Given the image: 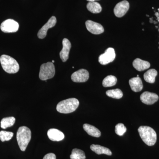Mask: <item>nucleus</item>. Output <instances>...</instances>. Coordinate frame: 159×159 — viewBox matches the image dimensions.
<instances>
[{
    "label": "nucleus",
    "mask_w": 159,
    "mask_h": 159,
    "mask_svg": "<svg viewBox=\"0 0 159 159\" xmlns=\"http://www.w3.org/2000/svg\"><path fill=\"white\" fill-rule=\"evenodd\" d=\"M159 10V13H156V15L157 16V17L158 20L159 22V9H158Z\"/></svg>",
    "instance_id": "nucleus-28"
},
{
    "label": "nucleus",
    "mask_w": 159,
    "mask_h": 159,
    "mask_svg": "<svg viewBox=\"0 0 159 159\" xmlns=\"http://www.w3.org/2000/svg\"><path fill=\"white\" fill-rule=\"evenodd\" d=\"M89 74L85 69H80L74 72L71 75V79L74 82H85L88 80Z\"/></svg>",
    "instance_id": "nucleus-8"
},
{
    "label": "nucleus",
    "mask_w": 159,
    "mask_h": 159,
    "mask_svg": "<svg viewBox=\"0 0 159 159\" xmlns=\"http://www.w3.org/2000/svg\"><path fill=\"white\" fill-rule=\"evenodd\" d=\"M116 77L113 75H109L103 79L102 84L104 87L113 86L117 83Z\"/></svg>",
    "instance_id": "nucleus-22"
},
{
    "label": "nucleus",
    "mask_w": 159,
    "mask_h": 159,
    "mask_svg": "<svg viewBox=\"0 0 159 159\" xmlns=\"http://www.w3.org/2000/svg\"><path fill=\"white\" fill-rule=\"evenodd\" d=\"M129 84L131 89L134 92H140L143 89V83L142 80L139 77H133L129 80Z\"/></svg>",
    "instance_id": "nucleus-15"
},
{
    "label": "nucleus",
    "mask_w": 159,
    "mask_h": 159,
    "mask_svg": "<svg viewBox=\"0 0 159 159\" xmlns=\"http://www.w3.org/2000/svg\"><path fill=\"white\" fill-rule=\"evenodd\" d=\"M133 66L137 70L142 71L149 68L150 67V64L148 61L138 58L134 61Z\"/></svg>",
    "instance_id": "nucleus-16"
},
{
    "label": "nucleus",
    "mask_w": 159,
    "mask_h": 159,
    "mask_svg": "<svg viewBox=\"0 0 159 159\" xmlns=\"http://www.w3.org/2000/svg\"><path fill=\"white\" fill-rule=\"evenodd\" d=\"M43 159H56V155L53 153H49L46 154Z\"/></svg>",
    "instance_id": "nucleus-27"
},
{
    "label": "nucleus",
    "mask_w": 159,
    "mask_h": 159,
    "mask_svg": "<svg viewBox=\"0 0 159 159\" xmlns=\"http://www.w3.org/2000/svg\"><path fill=\"white\" fill-rule=\"evenodd\" d=\"M48 137L51 141L59 142L62 141L65 138L62 132L56 129H51L48 132Z\"/></svg>",
    "instance_id": "nucleus-14"
},
{
    "label": "nucleus",
    "mask_w": 159,
    "mask_h": 159,
    "mask_svg": "<svg viewBox=\"0 0 159 159\" xmlns=\"http://www.w3.org/2000/svg\"><path fill=\"white\" fill-rule=\"evenodd\" d=\"M89 2H95L96 1H99V0H87Z\"/></svg>",
    "instance_id": "nucleus-29"
},
{
    "label": "nucleus",
    "mask_w": 159,
    "mask_h": 159,
    "mask_svg": "<svg viewBox=\"0 0 159 159\" xmlns=\"http://www.w3.org/2000/svg\"><path fill=\"white\" fill-rule=\"evenodd\" d=\"M87 8L93 13H100L102 9L100 4L96 2H89L87 5Z\"/></svg>",
    "instance_id": "nucleus-20"
},
{
    "label": "nucleus",
    "mask_w": 159,
    "mask_h": 159,
    "mask_svg": "<svg viewBox=\"0 0 159 159\" xmlns=\"http://www.w3.org/2000/svg\"><path fill=\"white\" fill-rule=\"evenodd\" d=\"M57 23V19L55 16H52L48 21L42 28H41L38 33V37L40 39H43L46 37L47 35V32L49 29L53 28L56 25Z\"/></svg>",
    "instance_id": "nucleus-11"
},
{
    "label": "nucleus",
    "mask_w": 159,
    "mask_h": 159,
    "mask_svg": "<svg viewBox=\"0 0 159 159\" xmlns=\"http://www.w3.org/2000/svg\"><path fill=\"white\" fill-rule=\"evenodd\" d=\"M129 4L127 1H122L116 5L114 9V14L117 17L120 18L124 16L128 11Z\"/></svg>",
    "instance_id": "nucleus-9"
},
{
    "label": "nucleus",
    "mask_w": 159,
    "mask_h": 159,
    "mask_svg": "<svg viewBox=\"0 0 159 159\" xmlns=\"http://www.w3.org/2000/svg\"><path fill=\"white\" fill-rule=\"evenodd\" d=\"M157 75V72L155 69H150L145 73L144 75V79L149 83H154L155 81V78Z\"/></svg>",
    "instance_id": "nucleus-19"
},
{
    "label": "nucleus",
    "mask_w": 159,
    "mask_h": 159,
    "mask_svg": "<svg viewBox=\"0 0 159 159\" xmlns=\"http://www.w3.org/2000/svg\"><path fill=\"white\" fill-rule=\"evenodd\" d=\"M31 132L30 129L26 126L19 127L16 134V139L20 150L25 151L31 141Z\"/></svg>",
    "instance_id": "nucleus-1"
},
{
    "label": "nucleus",
    "mask_w": 159,
    "mask_h": 159,
    "mask_svg": "<svg viewBox=\"0 0 159 159\" xmlns=\"http://www.w3.org/2000/svg\"><path fill=\"white\" fill-rule=\"evenodd\" d=\"M2 67L7 73L15 74L19 70L20 66L17 61L13 57L7 55H2L0 57Z\"/></svg>",
    "instance_id": "nucleus-4"
},
{
    "label": "nucleus",
    "mask_w": 159,
    "mask_h": 159,
    "mask_svg": "<svg viewBox=\"0 0 159 159\" xmlns=\"http://www.w3.org/2000/svg\"><path fill=\"white\" fill-rule=\"evenodd\" d=\"M83 128L87 134L91 136L99 138L101 136V132L93 125L89 124H84Z\"/></svg>",
    "instance_id": "nucleus-17"
},
{
    "label": "nucleus",
    "mask_w": 159,
    "mask_h": 159,
    "mask_svg": "<svg viewBox=\"0 0 159 159\" xmlns=\"http://www.w3.org/2000/svg\"><path fill=\"white\" fill-rule=\"evenodd\" d=\"M13 133L6 131H0V140L2 142L9 141L11 140L13 136Z\"/></svg>",
    "instance_id": "nucleus-25"
},
{
    "label": "nucleus",
    "mask_w": 159,
    "mask_h": 159,
    "mask_svg": "<svg viewBox=\"0 0 159 159\" xmlns=\"http://www.w3.org/2000/svg\"><path fill=\"white\" fill-rule=\"evenodd\" d=\"M52 63H54V60H52Z\"/></svg>",
    "instance_id": "nucleus-30"
},
{
    "label": "nucleus",
    "mask_w": 159,
    "mask_h": 159,
    "mask_svg": "<svg viewBox=\"0 0 159 159\" xmlns=\"http://www.w3.org/2000/svg\"></svg>",
    "instance_id": "nucleus-32"
},
{
    "label": "nucleus",
    "mask_w": 159,
    "mask_h": 159,
    "mask_svg": "<svg viewBox=\"0 0 159 159\" xmlns=\"http://www.w3.org/2000/svg\"><path fill=\"white\" fill-rule=\"evenodd\" d=\"M126 130L127 129L126 127L122 123H119L116 126V129H115L116 133L120 136L123 135L126 131Z\"/></svg>",
    "instance_id": "nucleus-26"
},
{
    "label": "nucleus",
    "mask_w": 159,
    "mask_h": 159,
    "mask_svg": "<svg viewBox=\"0 0 159 159\" xmlns=\"http://www.w3.org/2000/svg\"><path fill=\"white\" fill-rule=\"evenodd\" d=\"M71 159H85V153L83 151L77 148H74L70 156Z\"/></svg>",
    "instance_id": "nucleus-24"
},
{
    "label": "nucleus",
    "mask_w": 159,
    "mask_h": 159,
    "mask_svg": "<svg viewBox=\"0 0 159 159\" xmlns=\"http://www.w3.org/2000/svg\"><path fill=\"white\" fill-rule=\"evenodd\" d=\"M55 74V66L53 63L48 62L41 66L39 77L42 80H47L54 77Z\"/></svg>",
    "instance_id": "nucleus-5"
},
{
    "label": "nucleus",
    "mask_w": 159,
    "mask_h": 159,
    "mask_svg": "<svg viewBox=\"0 0 159 159\" xmlns=\"http://www.w3.org/2000/svg\"><path fill=\"white\" fill-rule=\"evenodd\" d=\"M140 99L143 103L147 105H152L158 101L159 97L154 93L145 92L141 95Z\"/></svg>",
    "instance_id": "nucleus-12"
},
{
    "label": "nucleus",
    "mask_w": 159,
    "mask_h": 159,
    "mask_svg": "<svg viewBox=\"0 0 159 159\" xmlns=\"http://www.w3.org/2000/svg\"><path fill=\"white\" fill-rule=\"evenodd\" d=\"M138 131L143 141L148 146H153L157 142L156 132L153 129L148 126H141Z\"/></svg>",
    "instance_id": "nucleus-2"
},
{
    "label": "nucleus",
    "mask_w": 159,
    "mask_h": 159,
    "mask_svg": "<svg viewBox=\"0 0 159 159\" xmlns=\"http://www.w3.org/2000/svg\"><path fill=\"white\" fill-rule=\"evenodd\" d=\"M90 148L91 150L97 154H104L108 156H111L112 155L111 152L109 148L100 145H91Z\"/></svg>",
    "instance_id": "nucleus-18"
},
{
    "label": "nucleus",
    "mask_w": 159,
    "mask_h": 159,
    "mask_svg": "<svg viewBox=\"0 0 159 159\" xmlns=\"http://www.w3.org/2000/svg\"><path fill=\"white\" fill-rule=\"evenodd\" d=\"M106 94L109 97H111L114 99H119L123 97V93L119 89L109 90L107 91Z\"/></svg>",
    "instance_id": "nucleus-23"
},
{
    "label": "nucleus",
    "mask_w": 159,
    "mask_h": 159,
    "mask_svg": "<svg viewBox=\"0 0 159 159\" xmlns=\"http://www.w3.org/2000/svg\"><path fill=\"white\" fill-rule=\"evenodd\" d=\"M16 119L13 117H6L3 118L1 122V128L6 129L8 127H11L14 125Z\"/></svg>",
    "instance_id": "nucleus-21"
},
{
    "label": "nucleus",
    "mask_w": 159,
    "mask_h": 159,
    "mask_svg": "<svg viewBox=\"0 0 159 159\" xmlns=\"http://www.w3.org/2000/svg\"><path fill=\"white\" fill-rule=\"evenodd\" d=\"M115 50L113 48H108L106 50L104 54L99 55V62L102 65H106L112 62L116 58Z\"/></svg>",
    "instance_id": "nucleus-7"
},
{
    "label": "nucleus",
    "mask_w": 159,
    "mask_h": 159,
    "mask_svg": "<svg viewBox=\"0 0 159 159\" xmlns=\"http://www.w3.org/2000/svg\"><path fill=\"white\" fill-rule=\"evenodd\" d=\"M86 27L89 31L95 34H102L104 32V28L99 23L88 20L85 22Z\"/></svg>",
    "instance_id": "nucleus-10"
},
{
    "label": "nucleus",
    "mask_w": 159,
    "mask_h": 159,
    "mask_svg": "<svg viewBox=\"0 0 159 159\" xmlns=\"http://www.w3.org/2000/svg\"><path fill=\"white\" fill-rule=\"evenodd\" d=\"M158 31H159V29H158Z\"/></svg>",
    "instance_id": "nucleus-31"
},
{
    "label": "nucleus",
    "mask_w": 159,
    "mask_h": 159,
    "mask_svg": "<svg viewBox=\"0 0 159 159\" xmlns=\"http://www.w3.org/2000/svg\"><path fill=\"white\" fill-rule=\"evenodd\" d=\"M19 25L17 22L12 19L4 21L1 25V29L5 33H13L18 30Z\"/></svg>",
    "instance_id": "nucleus-6"
},
{
    "label": "nucleus",
    "mask_w": 159,
    "mask_h": 159,
    "mask_svg": "<svg viewBox=\"0 0 159 159\" xmlns=\"http://www.w3.org/2000/svg\"><path fill=\"white\" fill-rule=\"evenodd\" d=\"M63 48L60 52V57L63 62H66L69 58V53L71 48V44L67 39L64 38L62 40Z\"/></svg>",
    "instance_id": "nucleus-13"
},
{
    "label": "nucleus",
    "mask_w": 159,
    "mask_h": 159,
    "mask_svg": "<svg viewBox=\"0 0 159 159\" xmlns=\"http://www.w3.org/2000/svg\"><path fill=\"white\" fill-rule=\"evenodd\" d=\"M79 105L78 99L76 98H70L58 102L56 109L60 113L69 114L76 110Z\"/></svg>",
    "instance_id": "nucleus-3"
}]
</instances>
